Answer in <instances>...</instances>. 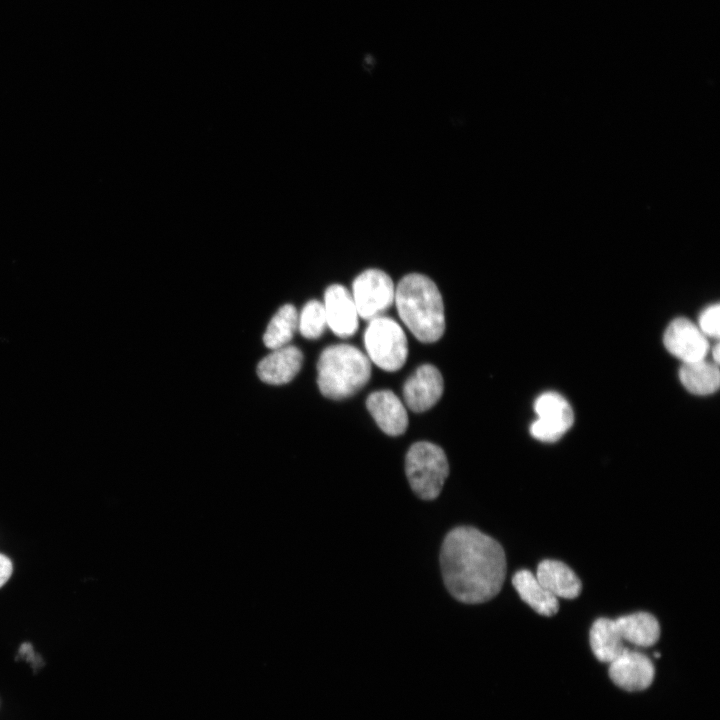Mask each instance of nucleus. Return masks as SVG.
Returning <instances> with one entry per match:
<instances>
[{"instance_id": "nucleus-1", "label": "nucleus", "mask_w": 720, "mask_h": 720, "mask_svg": "<svg viewBox=\"0 0 720 720\" xmlns=\"http://www.w3.org/2000/svg\"><path fill=\"white\" fill-rule=\"evenodd\" d=\"M440 564L446 588L466 604H479L495 597L506 575L502 546L474 527H457L446 535Z\"/></svg>"}, {"instance_id": "nucleus-2", "label": "nucleus", "mask_w": 720, "mask_h": 720, "mask_svg": "<svg viewBox=\"0 0 720 720\" xmlns=\"http://www.w3.org/2000/svg\"><path fill=\"white\" fill-rule=\"evenodd\" d=\"M398 315L421 342L439 340L445 330L444 305L436 284L419 273L405 275L395 288Z\"/></svg>"}, {"instance_id": "nucleus-3", "label": "nucleus", "mask_w": 720, "mask_h": 720, "mask_svg": "<svg viewBox=\"0 0 720 720\" xmlns=\"http://www.w3.org/2000/svg\"><path fill=\"white\" fill-rule=\"evenodd\" d=\"M371 361L357 347L334 344L326 347L317 363V384L327 398L343 399L359 391L370 379Z\"/></svg>"}, {"instance_id": "nucleus-4", "label": "nucleus", "mask_w": 720, "mask_h": 720, "mask_svg": "<svg viewBox=\"0 0 720 720\" xmlns=\"http://www.w3.org/2000/svg\"><path fill=\"white\" fill-rule=\"evenodd\" d=\"M405 470L414 493L421 499L432 500L442 490L449 474V465L441 447L420 441L408 450Z\"/></svg>"}, {"instance_id": "nucleus-5", "label": "nucleus", "mask_w": 720, "mask_h": 720, "mask_svg": "<svg viewBox=\"0 0 720 720\" xmlns=\"http://www.w3.org/2000/svg\"><path fill=\"white\" fill-rule=\"evenodd\" d=\"M367 356L385 371H397L406 362L408 342L404 330L384 315L369 320L364 333Z\"/></svg>"}, {"instance_id": "nucleus-6", "label": "nucleus", "mask_w": 720, "mask_h": 720, "mask_svg": "<svg viewBox=\"0 0 720 720\" xmlns=\"http://www.w3.org/2000/svg\"><path fill=\"white\" fill-rule=\"evenodd\" d=\"M351 294L359 317L371 320L382 316L394 303L395 287L386 272L367 269L354 279Z\"/></svg>"}, {"instance_id": "nucleus-7", "label": "nucleus", "mask_w": 720, "mask_h": 720, "mask_svg": "<svg viewBox=\"0 0 720 720\" xmlns=\"http://www.w3.org/2000/svg\"><path fill=\"white\" fill-rule=\"evenodd\" d=\"M534 409L538 419L532 423L530 433L540 441L558 440L573 424V411L558 393L541 394L535 401Z\"/></svg>"}, {"instance_id": "nucleus-8", "label": "nucleus", "mask_w": 720, "mask_h": 720, "mask_svg": "<svg viewBox=\"0 0 720 720\" xmlns=\"http://www.w3.org/2000/svg\"><path fill=\"white\" fill-rule=\"evenodd\" d=\"M609 676L623 690L641 691L653 682L655 668L648 656L626 648L609 663Z\"/></svg>"}, {"instance_id": "nucleus-9", "label": "nucleus", "mask_w": 720, "mask_h": 720, "mask_svg": "<svg viewBox=\"0 0 720 720\" xmlns=\"http://www.w3.org/2000/svg\"><path fill=\"white\" fill-rule=\"evenodd\" d=\"M444 388L440 371L431 364L419 366L403 386L405 404L413 412H423L434 406Z\"/></svg>"}, {"instance_id": "nucleus-10", "label": "nucleus", "mask_w": 720, "mask_h": 720, "mask_svg": "<svg viewBox=\"0 0 720 720\" xmlns=\"http://www.w3.org/2000/svg\"><path fill=\"white\" fill-rule=\"evenodd\" d=\"M664 345L683 363L705 359L709 349L706 336L686 318H677L669 324L664 333Z\"/></svg>"}, {"instance_id": "nucleus-11", "label": "nucleus", "mask_w": 720, "mask_h": 720, "mask_svg": "<svg viewBox=\"0 0 720 720\" xmlns=\"http://www.w3.org/2000/svg\"><path fill=\"white\" fill-rule=\"evenodd\" d=\"M327 326L339 337H349L358 329V311L352 294L343 285L333 284L324 293Z\"/></svg>"}, {"instance_id": "nucleus-12", "label": "nucleus", "mask_w": 720, "mask_h": 720, "mask_svg": "<svg viewBox=\"0 0 720 720\" xmlns=\"http://www.w3.org/2000/svg\"><path fill=\"white\" fill-rule=\"evenodd\" d=\"M366 406L384 433L398 436L407 429V411L394 392L390 390L375 391L368 396Z\"/></svg>"}, {"instance_id": "nucleus-13", "label": "nucleus", "mask_w": 720, "mask_h": 720, "mask_svg": "<svg viewBox=\"0 0 720 720\" xmlns=\"http://www.w3.org/2000/svg\"><path fill=\"white\" fill-rule=\"evenodd\" d=\"M303 362L300 349L285 345L274 349L257 367L259 378L268 384L280 385L290 382L299 372Z\"/></svg>"}, {"instance_id": "nucleus-14", "label": "nucleus", "mask_w": 720, "mask_h": 720, "mask_svg": "<svg viewBox=\"0 0 720 720\" xmlns=\"http://www.w3.org/2000/svg\"><path fill=\"white\" fill-rule=\"evenodd\" d=\"M536 577L557 598L573 599L581 592L580 579L561 561L543 560L537 567Z\"/></svg>"}, {"instance_id": "nucleus-15", "label": "nucleus", "mask_w": 720, "mask_h": 720, "mask_svg": "<svg viewBox=\"0 0 720 720\" xmlns=\"http://www.w3.org/2000/svg\"><path fill=\"white\" fill-rule=\"evenodd\" d=\"M512 583L520 598L534 611L543 616L557 613L558 598L549 592L531 571L526 569L517 571Z\"/></svg>"}, {"instance_id": "nucleus-16", "label": "nucleus", "mask_w": 720, "mask_h": 720, "mask_svg": "<svg viewBox=\"0 0 720 720\" xmlns=\"http://www.w3.org/2000/svg\"><path fill=\"white\" fill-rule=\"evenodd\" d=\"M624 641L639 647L654 645L660 636L657 619L650 613L637 612L615 619Z\"/></svg>"}, {"instance_id": "nucleus-17", "label": "nucleus", "mask_w": 720, "mask_h": 720, "mask_svg": "<svg viewBox=\"0 0 720 720\" xmlns=\"http://www.w3.org/2000/svg\"><path fill=\"white\" fill-rule=\"evenodd\" d=\"M589 640L595 657L608 664L626 649L615 620L604 617L593 623Z\"/></svg>"}, {"instance_id": "nucleus-18", "label": "nucleus", "mask_w": 720, "mask_h": 720, "mask_svg": "<svg viewBox=\"0 0 720 720\" xmlns=\"http://www.w3.org/2000/svg\"><path fill=\"white\" fill-rule=\"evenodd\" d=\"M679 375L684 387L697 395L711 394L718 389L720 384L718 366L705 359L684 362Z\"/></svg>"}, {"instance_id": "nucleus-19", "label": "nucleus", "mask_w": 720, "mask_h": 720, "mask_svg": "<svg viewBox=\"0 0 720 720\" xmlns=\"http://www.w3.org/2000/svg\"><path fill=\"white\" fill-rule=\"evenodd\" d=\"M298 327V314L291 304L283 305L270 320L263 336L266 347L274 350L287 345Z\"/></svg>"}, {"instance_id": "nucleus-20", "label": "nucleus", "mask_w": 720, "mask_h": 720, "mask_svg": "<svg viewBox=\"0 0 720 720\" xmlns=\"http://www.w3.org/2000/svg\"><path fill=\"white\" fill-rule=\"evenodd\" d=\"M327 326L323 303L311 300L305 304L298 316V327L301 335L307 339L319 338Z\"/></svg>"}, {"instance_id": "nucleus-21", "label": "nucleus", "mask_w": 720, "mask_h": 720, "mask_svg": "<svg viewBox=\"0 0 720 720\" xmlns=\"http://www.w3.org/2000/svg\"><path fill=\"white\" fill-rule=\"evenodd\" d=\"M719 315V304L710 305L701 313L698 328L705 336H719Z\"/></svg>"}, {"instance_id": "nucleus-22", "label": "nucleus", "mask_w": 720, "mask_h": 720, "mask_svg": "<svg viewBox=\"0 0 720 720\" xmlns=\"http://www.w3.org/2000/svg\"><path fill=\"white\" fill-rule=\"evenodd\" d=\"M13 566L8 557L0 554V587L3 586L12 574Z\"/></svg>"}, {"instance_id": "nucleus-23", "label": "nucleus", "mask_w": 720, "mask_h": 720, "mask_svg": "<svg viewBox=\"0 0 720 720\" xmlns=\"http://www.w3.org/2000/svg\"><path fill=\"white\" fill-rule=\"evenodd\" d=\"M712 355L716 363L720 360V348L719 344H716L715 347L712 349Z\"/></svg>"}]
</instances>
